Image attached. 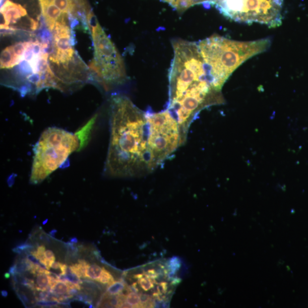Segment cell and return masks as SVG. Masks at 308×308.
I'll return each instance as SVG.
<instances>
[{"label":"cell","mask_w":308,"mask_h":308,"mask_svg":"<svg viewBox=\"0 0 308 308\" xmlns=\"http://www.w3.org/2000/svg\"><path fill=\"white\" fill-rule=\"evenodd\" d=\"M110 133L105 174L127 177L151 172L146 113L128 98L111 99Z\"/></svg>","instance_id":"cell-1"},{"label":"cell","mask_w":308,"mask_h":308,"mask_svg":"<svg viewBox=\"0 0 308 308\" xmlns=\"http://www.w3.org/2000/svg\"><path fill=\"white\" fill-rule=\"evenodd\" d=\"M174 55L169 73L167 109L174 115L183 135L187 137L197 112L218 93L212 88L197 43L173 40Z\"/></svg>","instance_id":"cell-2"},{"label":"cell","mask_w":308,"mask_h":308,"mask_svg":"<svg viewBox=\"0 0 308 308\" xmlns=\"http://www.w3.org/2000/svg\"><path fill=\"white\" fill-rule=\"evenodd\" d=\"M270 39L237 41L218 35L199 41V51L212 88L217 92L240 65L256 55L267 51Z\"/></svg>","instance_id":"cell-3"},{"label":"cell","mask_w":308,"mask_h":308,"mask_svg":"<svg viewBox=\"0 0 308 308\" xmlns=\"http://www.w3.org/2000/svg\"><path fill=\"white\" fill-rule=\"evenodd\" d=\"M96 119L95 115L75 134L57 128L45 130L34 147L30 182L41 183L61 166L74 152L83 148Z\"/></svg>","instance_id":"cell-4"},{"label":"cell","mask_w":308,"mask_h":308,"mask_svg":"<svg viewBox=\"0 0 308 308\" xmlns=\"http://www.w3.org/2000/svg\"><path fill=\"white\" fill-rule=\"evenodd\" d=\"M196 5L215 7L227 19L251 25L258 23L270 28L282 24L283 0H195Z\"/></svg>","instance_id":"cell-5"},{"label":"cell","mask_w":308,"mask_h":308,"mask_svg":"<svg viewBox=\"0 0 308 308\" xmlns=\"http://www.w3.org/2000/svg\"><path fill=\"white\" fill-rule=\"evenodd\" d=\"M147 124V146L151 172L158 168L183 145L185 141L178 121L166 110L146 113Z\"/></svg>","instance_id":"cell-6"},{"label":"cell","mask_w":308,"mask_h":308,"mask_svg":"<svg viewBox=\"0 0 308 308\" xmlns=\"http://www.w3.org/2000/svg\"><path fill=\"white\" fill-rule=\"evenodd\" d=\"M95 49V58L90 65L96 80L108 90L112 85L123 83L126 71L122 57L114 43L98 24L90 28Z\"/></svg>","instance_id":"cell-7"},{"label":"cell","mask_w":308,"mask_h":308,"mask_svg":"<svg viewBox=\"0 0 308 308\" xmlns=\"http://www.w3.org/2000/svg\"><path fill=\"white\" fill-rule=\"evenodd\" d=\"M67 14H63L56 22L53 30L54 40L50 60L58 65H68L75 54L73 47L70 28L67 25Z\"/></svg>","instance_id":"cell-8"},{"label":"cell","mask_w":308,"mask_h":308,"mask_svg":"<svg viewBox=\"0 0 308 308\" xmlns=\"http://www.w3.org/2000/svg\"><path fill=\"white\" fill-rule=\"evenodd\" d=\"M27 15V11L23 7L7 0L1 7V29L10 28V24H14L22 17Z\"/></svg>","instance_id":"cell-9"},{"label":"cell","mask_w":308,"mask_h":308,"mask_svg":"<svg viewBox=\"0 0 308 308\" xmlns=\"http://www.w3.org/2000/svg\"><path fill=\"white\" fill-rule=\"evenodd\" d=\"M40 2L42 14L44 18L45 23L49 31L53 32L56 22L61 16L63 12L51 2L47 0H39Z\"/></svg>","instance_id":"cell-10"},{"label":"cell","mask_w":308,"mask_h":308,"mask_svg":"<svg viewBox=\"0 0 308 308\" xmlns=\"http://www.w3.org/2000/svg\"><path fill=\"white\" fill-rule=\"evenodd\" d=\"M23 61L15 53L12 46H8L4 49L1 54V68L10 69Z\"/></svg>","instance_id":"cell-11"},{"label":"cell","mask_w":308,"mask_h":308,"mask_svg":"<svg viewBox=\"0 0 308 308\" xmlns=\"http://www.w3.org/2000/svg\"><path fill=\"white\" fill-rule=\"evenodd\" d=\"M137 279V284L142 291L148 292L155 287V284H157L155 280L145 276L144 273H138L134 276Z\"/></svg>","instance_id":"cell-12"},{"label":"cell","mask_w":308,"mask_h":308,"mask_svg":"<svg viewBox=\"0 0 308 308\" xmlns=\"http://www.w3.org/2000/svg\"><path fill=\"white\" fill-rule=\"evenodd\" d=\"M162 1L168 3L177 12L181 13L196 5L195 0H162Z\"/></svg>","instance_id":"cell-13"},{"label":"cell","mask_w":308,"mask_h":308,"mask_svg":"<svg viewBox=\"0 0 308 308\" xmlns=\"http://www.w3.org/2000/svg\"><path fill=\"white\" fill-rule=\"evenodd\" d=\"M50 288L48 276L45 273H37L36 289L47 291L50 290Z\"/></svg>","instance_id":"cell-14"},{"label":"cell","mask_w":308,"mask_h":308,"mask_svg":"<svg viewBox=\"0 0 308 308\" xmlns=\"http://www.w3.org/2000/svg\"><path fill=\"white\" fill-rule=\"evenodd\" d=\"M89 265V264L85 260L80 259L78 263L73 264L69 267H70L72 272L80 278H82H82H86V270Z\"/></svg>","instance_id":"cell-15"},{"label":"cell","mask_w":308,"mask_h":308,"mask_svg":"<svg viewBox=\"0 0 308 308\" xmlns=\"http://www.w3.org/2000/svg\"><path fill=\"white\" fill-rule=\"evenodd\" d=\"M69 288H70L66 282L58 281L53 286H52L50 292L55 296L59 297L68 294Z\"/></svg>","instance_id":"cell-16"},{"label":"cell","mask_w":308,"mask_h":308,"mask_svg":"<svg viewBox=\"0 0 308 308\" xmlns=\"http://www.w3.org/2000/svg\"><path fill=\"white\" fill-rule=\"evenodd\" d=\"M126 289L127 287L124 281H114L113 283L108 286L106 293L110 296H115L123 293Z\"/></svg>","instance_id":"cell-17"},{"label":"cell","mask_w":308,"mask_h":308,"mask_svg":"<svg viewBox=\"0 0 308 308\" xmlns=\"http://www.w3.org/2000/svg\"><path fill=\"white\" fill-rule=\"evenodd\" d=\"M102 270L103 268L99 266L97 264L89 265L86 270V278L97 281L101 275Z\"/></svg>","instance_id":"cell-18"},{"label":"cell","mask_w":308,"mask_h":308,"mask_svg":"<svg viewBox=\"0 0 308 308\" xmlns=\"http://www.w3.org/2000/svg\"><path fill=\"white\" fill-rule=\"evenodd\" d=\"M126 301L133 307H141L140 294L137 292H130L126 295Z\"/></svg>","instance_id":"cell-19"},{"label":"cell","mask_w":308,"mask_h":308,"mask_svg":"<svg viewBox=\"0 0 308 308\" xmlns=\"http://www.w3.org/2000/svg\"><path fill=\"white\" fill-rule=\"evenodd\" d=\"M97 281L102 284L108 285V286L113 283L115 280L111 273L103 267L101 275Z\"/></svg>","instance_id":"cell-20"},{"label":"cell","mask_w":308,"mask_h":308,"mask_svg":"<svg viewBox=\"0 0 308 308\" xmlns=\"http://www.w3.org/2000/svg\"><path fill=\"white\" fill-rule=\"evenodd\" d=\"M154 293H153V297L157 298L158 300H162L161 298L163 295L166 294L168 289V284L167 282H161V283L157 284V287Z\"/></svg>","instance_id":"cell-21"},{"label":"cell","mask_w":308,"mask_h":308,"mask_svg":"<svg viewBox=\"0 0 308 308\" xmlns=\"http://www.w3.org/2000/svg\"><path fill=\"white\" fill-rule=\"evenodd\" d=\"M19 71L21 76L28 77L32 75L33 70L27 60H24L20 63Z\"/></svg>","instance_id":"cell-22"},{"label":"cell","mask_w":308,"mask_h":308,"mask_svg":"<svg viewBox=\"0 0 308 308\" xmlns=\"http://www.w3.org/2000/svg\"><path fill=\"white\" fill-rule=\"evenodd\" d=\"M75 297L76 300L84 302L86 304L91 305L93 302V297L88 292H79Z\"/></svg>","instance_id":"cell-23"},{"label":"cell","mask_w":308,"mask_h":308,"mask_svg":"<svg viewBox=\"0 0 308 308\" xmlns=\"http://www.w3.org/2000/svg\"><path fill=\"white\" fill-rule=\"evenodd\" d=\"M68 256L69 258H76L77 256L78 250L77 247L72 242H69L67 244Z\"/></svg>","instance_id":"cell-24"},{"label":"cell","mask_w":308,"mask_h":308,"mask_svg":"<svg viewBox=\"0 0 308 308\" xmlns=\"http://www.w3.org/2000/svg\"><path fill=\"white\" fill-rule=\"evenodd\" d=\"M144 274L145 276L154 280L158 279L159 276V273L154 269H150V270L145 272Z\"/></svg>","instance_id":"cell-25"},{"label":"cell","mask_w":308,"mask_h":308,"mask_svg":"<svg viewBox=\"0 0 308 308\" xmlns=\"http://www.w3.org/2000/svg\"><path fill=\"white\" fill-rule=\"evenodd\" d=\"M17 296H18L20 298L21 301L23 302L25 306L29 304L30 302L29 300V298L28 297L27 295H26L24 293V292H22V291L19 292V291H17Z\"/></svg>","instance_id":"cell-26"},{"label":"cell","mask_w":308,"mask_h":308,"mask_svg":"<svg viewBox=\"0 0 308 308\" xmlns=\"http://www.w3.org/2000/svg\"><path fill=\"white\" fill-rule=\"evenodd\" d=\"M45 256L46 259L50 260L51 262H54L55 260V258L53 251L48 250H46L45 253Z\"/></svg>","instance_id":"cell-27"},{"label":"cell","mask_w":308,"mask_h":308,"mask_svg":"<svg viewBox=\"0 0 308 308\" xmlns=\"http://www.w3.org/2000/svg\"><path fill=\"white\" fill-rule=\"evenodd\" d=\"M39 238H40V240L42 242H43V243H45L46 244L48 245L51 242L49 237L46 235V234L45 233L40 234V236H39Z\"/></svg>","instance_id":"cell-28"},{"label":"cell","mask_w":308,"mask_h":308,"mask_svg":"<svg viewBox=\"0 0 308 308\" xmlns=\"http://www.w3.org/2000/svg\"><path fill=\"white\" fill-rule=\"evenodd\" d=\"M63 265H64V264L60 263L59 262H54L53 264H52L51 268L54 269V270H59L60 271V270H61V268Z\"/></svg>","instance_id":"cell-29"},{"label":"cell","mask_w":308,"mask_h":308,"mask_svg":"<svg viewBox=\"0 0 308 308\" xmlns=\"http://www.w3.org/2000/svg\"><path fill=\"white\" fill-rule=\"evenodd\" d=\"M46 251L45 247L43 245L38 246L37 249V255H43L45 254Z\"/></svg>","instance_id":"cell-30"},{"label":"cell","mask_w":308,"mask_h":308,"mask_svg":"<svg viewBox=\"0 0 308 308\" xmlns=\"http://www.w3.org/2000/svg\"><path fill=\"white\" fill-rule=\"evenodd\" d=\"M30 21H31V24H30V28H31L32 30H36L38 27V23L35 20L32 19H30Z\"/></svg>","instance_id":"cell-31"},{"label":"cell","mask_w":308,"mask_h":308,"mask_svg":"<svg viewBox=\"0 0 308 308\" xmlns=\"http://www.w3.org/2000/svg\"><path fill=\"white\" fill-rule=\"evenodd\" d=\"M57 232V230L53 229L51 230V231L49 232V235L53 238L55 237V233Z\"/></svg>","instance_id":"cell-32"},{"label":"cell","mask_w":308,"mask_h":308,"mask_svg":"<svg viewBox=\"0 0 308 308\" xmlns=\"http://www.w3.org/2000/svg\"><path fill=\"white\" fill-rule=\"evenodd\" d=\"M70 242H72V243L76 244L78 242V239L77 237H72L71 238Z\"/></svg>","instance_id":"cell-33"},{"label":"cell","mask_w":308,"mask_h":308,"mask_svg":"<svg viewBox=\"0 0 308 308\" xmlns=\"http://www.w3.org/2000/svg\"><path fill=\"white\" fill-rule=\"evenodd\" d=\"M8 294V292L6 291V290H2V296L3 297H7Z\"/></svg>","instance_id":"cell-34"},{"label":"cell","mask_w":308,"mask_h":308,"mask_svg":"<svg viewBox=\"0 0 308 308\" xmlns=\"http://www.w3.org/2000/svg\"><path fill=\"white\" fill-rule=\"evenodd\" d=\"M10 276H11V274H10V273H6V274H5V277H6V279L10 278Z\"/></svg>","instance_id":"cell-35"},{"label":"cell","mask_w":308,"mask_h":308,"mask_svg":"<svg viewBox=\"0 0 308 308\" xmlns=\"http://www.w3.org/2000/svg\"><path fill=\"white\" fill-rule=\"evenodd\" d=\"M47 222H48V219H46L45 221H43L42 224L45 225Z\"/></svg>","instance_id":"cell-36"}]
</instances>
